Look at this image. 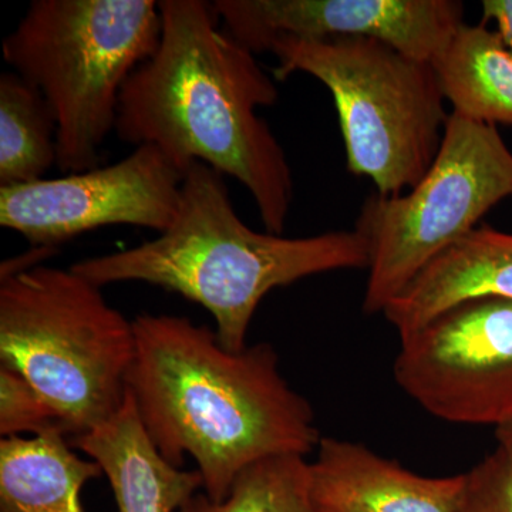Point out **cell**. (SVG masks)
<instances>
[{"instance_id":"1","label":"cell","mask_w":512,"mask_h":512,"mask_svg":"<svg viewBox=\"0 0 512 512\" xmlns=\"http://www.w3.org/2000/svg\"><path fill=\"white\" fill-rule=\"evenodd\" d=\"M156 52L121 90L117 137L157 146L187 171L200 161L244 185L266 232L282 235L293 202L291 165L259 107L279 99L254 53L204 0H161Z\"/></svg>"},{"instance_id":"2","label":"cell","mask_w":512,"mask_h":512,"mask_svg":"<svg viewBox=\"0 0 512 512\" xmlns=\"http://www.w3.org/2000/svg\"><path fill=\"white\" fill-rule=\"evenodd\" d=\"M133 325L127 389L138 416L168 463L194 458L211 500H225L258 461L318 448L311 403L286 382L269 343L232 352L217 330L184 316L141 313Z\"/></svg>"},{"instance_id":"3","label":"cell","mask_w":512,"mask_h":512,"mask_svg":"<svg viewBox=\"0 0 512 512\" xmlns=\"http://www.w3.org/2000/svg\"><path fill=\"white\" fill-rule=\"evenodd\" d=\"M369 268L366 239L355 231L286 238L239 218L224 175L194 161L185 171L171 227L138 247L70 266L100 286L146 282L204 306L225 349L247 348L251 320L272 289L326 272Z\"/></svg>"},{"instance_id":"4","label":"cell","mask_w":512,"mask_h":512,"mask_svg":"<svg viewBox=\"0 0 512 512\" xmlns=\"http://www.w3.org/2000/svg\"><path fill=\"white\" fill-rule=\"evenodd\" d=\"M154 0H33L2 43L3 59L45 97L57 126V167H99L121 90L156 52Z\"/></svg>"},{"instance_id":"5","label":"cell","mask_w":512,"mask_h":512,"mask_svg":"<svg viewBox=\"0 0 512 512\" xmlns=\"http://www.w3.org/2000/svg\"><path fill=\"white\" fill-rule=\"evenodd\" d=\"M134 359L133 322L72 269L0 279V366L45 397L72 440L123 407Z\"/></svg>"},{"instance_id":"6","label":"cell","mask_w":512,"mask_h":512,"mask_svg":"<svg viewBox=\"0 0 512 512\" xmlns=\"http://www.w3.org/2000/svg\"><path fill=\"white\" fill-rule=\"evenodd\" d=\"M269 53L276 80L302 72L329 90L348 170L377 194H403L426 175L450 117L433 63L363 36L282 39Z\"/></svg>"},{"instance_id":"7","label":"cell","mask_w":512,"mask_h":512,"mask_svg":"<svg viewBox=\"0 0 512 512\" xmlns=\"http://www.w3.org/2000/svg\"><path fill=\"white\" fill-rule=\"evenodd\" d=\"M512 197V153L497 127L450 113L426 175L400 195H369L355 231L369 249L363 313L376 315L440 252Z\"/></svg>"},{"instance_id":"8","label":"cell","mask_w":512,"mask_h":512,"mask_svg":"<svg viewBox=\"0 0 512 512\" xmlns=\"http://www.w3.org/2000/svg\"><path fill=\"white\" fill-rule=\"evenodd\" d=\"M394 379L437 419L512 423V301L471 299L400 338Z\"/></svg>"},{"instance_id":"9","label":"cell","mask_w":512,"mask_h":512,"mask_svg":"<svg viewBox=\"0 0 512 512\" xmlns=\"http://www.w3.org/2000/svg\"><path fill=\"white\" fill-rule=\"evenodd\" d=\"M184 177L161 148L143 144L106 167L0 187V225L32 247L50 248L110 225L163 234L180 207Z\"/></svg>"},{"instance_id":"10","label":"cell","mask_w":512,"mask_h":512,"mask_svg":"<svg viewBox=\"0 0 512 512\" xmlns=\"http://www.w3.org/2000/svg\"><path fill=\"white\" fill-rule=\"evenodd\" d=\"M224 29L254 55L282 39L373 37L434 63L464 25L458 0H217Z\"/></svg>"},{"instance_id":"11","label":"cell","mask_w":512,"mask_h":512,"mask_svg":"<svg viewBox=\"0 0 512 512\" xmlns=\"http://www.w3.org/2000/svg\"><path fill=\"white\" fill-rule=\"evenodd\" d=\"M466 474L424 477L356 441L323 437L311 463L318 512H460Z\"/></svg>"},{"instance_id":"12","label":"cell","mask_w":512,"mask_h":512,"mask_svg":"<svg viewBox=\"0 0 512 512\" xmlns=\"http://www.w3.org/2000/svg\"><path fill=\"white\" fill-rule=\"evenodd\" d=\"M512 301V234L481 225L440 252L382 312L400 338L458 303Z\"/></svg>"},{"instance_id":"13","label":"cell","mask_w":512,"mask_h":512,"mask_svg":"<svg viewBox=\"0 0 512 512\" xmlns=\"http://www.w3.org/2000/svg\"><path fill=\"white\" fill-rule=\"evenodd\" d=\"M109 478L120 512H174L204 488L200 471L168 463L148 436L127 390L109 420L70 441Z\"/></svg>"},{"instance_id":"14","label":"cell","mask_w":512,"mask_h":512,"mask_svg":"<svg viewBox=\"0 0 512 512\" xmlns=\"http://www.w3.org/2000/svg\"><path fill=\"white\" fill-rule=\"evenodd\" d=\"M60 431L0 441V512H84L80 493L100 477Z\"/></svg>"},{"instance_id":"15","label":"cell","mask_w":512,"mask_h":512,"mask_svg":"<svg viewBox=\"0 0 512 512\" xmlns=\"http://www.w3.org/2000/svg\"><path fill=\"white\" fill-rule=\"evenodd\" d=\"M433 66L451 113L512 126V52L495 30L464 23Z\"/></svg>"},{"instance_id":"16","label":"cell","mask_w":512,"mask_h":512,"mask_svg":"<svg viewBox=\"0 0 512 512\" xmlns=\"http://www.w3.org/2000/svg\"><path fill=\"white\" fill-rule=\"evenodd\" d=\"M57 165V126L39 90L15 72L0 76V187L43 180Z\"/></svg>"},{"instance_id":"17","label":"cell","mask_w":512,"mask_h":512,"mask_svg":"<svg viewBox=\"0 0 512 512\" xmlns=\"http://www.w3.org/2000/svg\"><path fill=\"white\" fill-rule=\"evenodd\" d=\"M178 512H318L311 463L292 454L265 458L239 473L225 500L197 493Z\"/></svg>"},{"instance_id":"18","label":"cell","mask_w":512,"mask_h":512,"mask_svg":"<svg viewBox=\"0 0 512 512\" xmlns=\"http://www.w3.org/2000/svg\"><path fill=\"white\" fill-rule=\"evenodd\" d=\"M60 431L67 437L66 427L45 397L22 375L0 366V434L2 439L33 436Z\"/></svg>"},{"instance_id":"19","label":"cell","mask_w":512,"mask_h":512,"mask_svg":"<svg viewBox=\"0 0 512 512\" xmlns=\"http://www.w3.org/2000/svg\"><path fill=\"white\" fill-rule=\"evenodd\" d=\"M466 474L460 512H512V450L495 448Z\"/></svg>"},{"instance_id":"20","label":"cell","mask_w":512,"mask_h":512,"mask_svg":"<svg viewBox=\"0 0 512 512\" xmlns=\"http://www.w3.org/2000/svg\"><path fill=\"white\" fill-rule=\"evenodd\" d=\"M481 10L484 23H494L495 32L512 52V0H484Z\"/></svg>"},{"instance_id":"21","label":"cell","mask_w":512,"mask_h":512,"mask_svg":"<svg viewBox=\"0 0 512 512\" xmlns=\"http://www.w3.org/2000/svg\"><path fill=\"white\" fill-rule=\"evenodd\" d=\"M57 248L50 247H30L25 254L15 256V258L5 259L0 265V279L9 278L16 274L35 269L37 266L45 265L43 262L55 255Z\"/></svg>"},{"instance_id":"22","label":"cell","mask_w":512,"mask_h":512,"mask_svg":"<svg viewBox=\"0 0 512 512\" xmlns=\"http://www.w3.org/2000/svg\"><path fill=\"white\" fill-rule=\"evenodd\" d=\"M495 437H497L498 444L512 450V423L495 429Z\"/></svg>"}]
</instances>
